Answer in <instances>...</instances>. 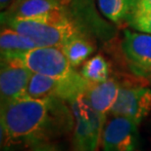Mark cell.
Segmentation results:
<instances>
[{
	"instance_id": "ffe728a7",
	"label": "cell",
	"mask_w": 151,
	"mask_h": 151,
	"mask_svg": "<svg viewBox=\"0 0 151 151\" xmlns=\"http://www.w3.org/2000/svg\"><path fill=\"white\" fill-rule=\"evenodd\" d=\"M140 0H128V2H130V7H131V15L133 14V13L136 11V9L137 7V5H139ZM131 17V16H130Z\"/></svg>"
},
{
	"instance_id": "7c38bea8",
	"label": "cell",
	"mask_w": 151,
	"mask_h": 151,
	"mask_svg": "<svg viewBox=\"0 0 151 151\" xmlns=\"http://www.w3.org/2000/svg\"><path fill=\"white\" fill-rule=\"evenodd\" d=\"M60 48L73 67L83 65L95 51V46L88 31H80L72 35Z\"/></svg>"
},
{
	"instance_id": "5bb4252c",
	"label": "cell",
	"mask_w": 151,
	"mask_h": 151,
	"mask_svg": "<svg viewBox=\"0 0 151 151\" xmlns=\"http://www.w3.org/2000/svg\"><path fill=\"white\" fill-rule=\"evenodd\" d=\"M81 74L90 83H100L109 79L110 65L100 54L93 56L82 65Z\"/></svg>"
},
{
	"instance_id": "5b68a950",
	"label": "cell",
	"mask_w": 151,
	"mask_h": 151,
	"mask_svg": "<svg viewBox=\"0 0 151 151\" xmlns=\"http://www.w3.org/2000/svg\"><path fill=\"white\" fill-rule=\"evenodd\" d=\"M16 58L37 74L64 77L76 71L60 47H36Z\"/></svg>"
},
{
	"instance_id": "52a82bcc",
	"label": "cell",
	"mask_w": 151,
	"mask_h": 151,
	"mask_svg": "<svg viewBox=\"0 0 151 151\" xmlns=\"http://www.w3.org/2000/svg\"><path fill=\"white\" fill-rule=\"evenodd\" d=\"M137 126L139 124L131 119L111 115L102 132L101 151H136Z\"/></svg>"
},
{
	"instance_id": "4fadbf2b",
	"label": "cell",
	"mask_w": 151,
	"mask_h": 151,
	"mask_svg": "<svg viewBox=\"0 0 151 151\" xmlns=\"http://www.w3.org/2000/svg\"><path fill=\"white\" fill-rule=\"evenodd\" d=\"M36 47L39 46L33 39L18 32L13 28L4 27V28L1 29V34H0L1 59L16 58Z\"/></svg>"
},
{
	"instance_id": "d6986e66",
	"label": "cell",
	"mask_w": 151,
	"mask_h": 151,
	"mask_svg": "<svg viewBox=\"0 0 151 151\" xmlns=\"http://www.w3.org/2000/svg\"><path fill=\"white\" fill-rule=\"evenodd\" d=\"M15 0H0V6H1V10H6L10 6Z\"/></svg>"
},
{
	"instance_id": "7a4b0ae2",
	"label": "cell",
	"mask_w": 151,
	"mask_h": 151,
	"mask_svg": "<svg viewBox=\"0 0 151 151\" xmlns=\"http://www.w3.org/2000/svg\"><path fill=\"white\" fill-rule=\"evenodd\" d=\"M1 22L30 37L39 47H61L72 35L86 31L67 7L36 17L11 18L1 15Z\"/></svg>"
},
{
	"instance_id": "3957f363",
	"label": "cell",
	"mask_w": 151,
	"mask_h": 151,
	"mask_svg": "<svg viewBox=\"0 0 151 151\" xmlns=\"http://www.w3.org/2000/svg\"><path fill=\"white\" fill-rule=\"evenodd\" d=\"M90 84L78 71L64 77H50L33 73L28 86L27 97L33 99L53 97L71 104L85 96Z\"/></svg>"
},
{
	"instance_id": "6da1fadb",
	"label": "cell",
	"mask_w": 151,
	"mask_h": 151,
	"mask_svg": "<svg viewBox=\"0 0 151 151\" xmlns=\"http://www.w3.org/2000/svg\"><path fill=\"white\" fill-rule=\"evenodd\" d=\"M67 104L53 97H26L1 104V149H27L51 143L70 134L75 118Z\"/></svg>"
},
{
	"instance_id": "9c48e42d",
	"label": "cell",
	"mask_w": 151,
	"mask_h": 151,
	"mask_svg": "<svg viewBox=\"0 0 151 151\" xmlns=\"http://www.w3.org/2000/svg\"><path fill=\"white\" fill-rule=\"evenodd\" d=\"M122 49L136 73L151 72V34L125 30Z\"/></svg>"
},
{
	"instance_id": "ac0fdd59",
	"label": "cell",
	"mask_w": 151,
	"mask_h": 151,
	"mask_svg": "<svg viewBox=\"0 0 151 151\" xmlns=\"http://www.w3.org/2000/svg\"><path fill=\"white\" fill-rule=\"evenodd\" d=\"M142 12H151V0H140L136 11L131 15L136 14V13H142Z\"/></svg>"
},
{
	"instance_id": "8992f818",
	"label": "cell",
	"mask_w": 151,
	"mask_h": 151,
	"mask_svg": "<svg viewBox=\"0 0 151 151\" xmlns=\"http://www.w3.org/2000/svg\"><path fill=\"white\" fill-rule=\"evenodd\" d=\"M151 111V89L141 85L120 84L116 102L110 115L131 119L139 124Z\"/></svg>"
},
{
	"instance_id": "ba28073f",
	"label": "cell",
	"mask_w": 151,
	"mask_h": 151,
	"mask_svg": "<svg viewBox=\"0 0 151 151\" xmlns=\"http://www.w3.org/2000/svg\"><path fill=\"white\" fill-rule=\"evenodd\" d=\"M33 72L18 58L1 59L0 97L6 104L27 97L28 83Z\"/></svg>"
},
{
	"instance_id": "9a60e30c",
	"label": "cell",
	"mask_w": 151,
	"mask_h": 151,
	"mask_svg": "<svg viewBox=\"0 0 151 151\" xmlns=\"http://www.w3.org/2000/svg\"><path fill=\"white\" fill-rule=\"evenodd\" d=\"M102 15L115 24L127 21L131 16L128 0H97Z\"/></svg>"
},
{
	"instance_id": "2e32d148",
	"label": "cell",
	"mask_w": 151,
	"mask_h": 151,
	"mask_svg": "<svg viewBox=\"0 0 151 151\" xmlns=\"http://www.w3.org/2000/svg\"><path fill=\"white\" fill-rule=\"evenodd\" d=\"M128 22L133 29L151 34V12L136 13L128 18Z\"/></svg>"
},
{
	"instance_id": "8fae6325",
	"label": "cell",
	"mask_w": 151,
	"mask_h": 151,
	"mask_svg": "<svg viewBox=\"0 0 151 151\" xmlns=\"http://www.w3.org/2000/svg\"><path fill=\"white\" fill-rule=\"evenodd\" d=\"M66 7L67 0H15L1 15L11 18L36 17Z\"/></svg>"
},
{
	"instance_id": "277c9868",
	"label": "cell",
	"mask_w": 151,
	"mask_h": 151,
	"mask_svg": "<svg viewBox=\"0 0 151 151\" xmlns=\"http://www.w3.org/2000/svg\"><path fill=\"white\" fill-rule=\"evenodd\" d=\"M69 104L75 118L72 140L74 151H95L100 144L106 122L91 107L85 96Z\"/></svg>"
},
{
	"instance_id": "e0dca14e",
	"label": "cell",
	"mask_w": 151,
	"mask_h": 151,
	"mask_svg": "<svg viewBox=\"0 0 151 151\" xmlns=\"http://www.w3.org/2000/svg\"><path fill=\"white\" fill-rule=\"evenodd\" d=\"M23 151H60L58 147L55 146L52 143H47V144H42V145H37L34 147H30Z\"/></svg>"
},
{
	"instance_id": "30bf717a",
	"label": "cell",
	"mask_w": 151,
	"mask_h": 151,
	"mask_svg": "<svg viewBox=\"0 0 151 151\" xmlns=\"http://www.w3.org/2000/svg\"><path fill=\"white\" fill-rule=\"evenodd\" d=\"M120 84L113 78L100 83H91L85 93V98L91 107L106 122L107 115L117 101Z\"/></svg>"
}]
</instances>
